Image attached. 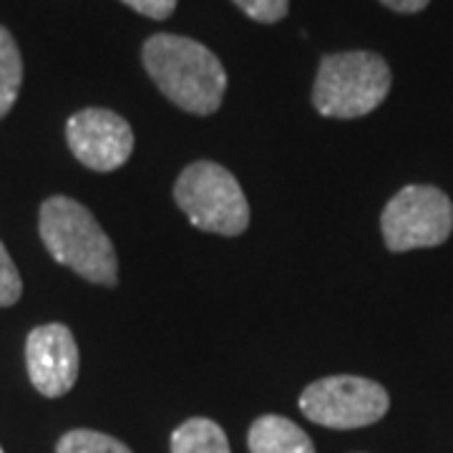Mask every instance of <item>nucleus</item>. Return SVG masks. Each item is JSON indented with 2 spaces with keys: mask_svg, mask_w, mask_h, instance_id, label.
Returning a JSON list of instances; mask_svg holds the SVG:
<instances>
[{
  "mask_svg": "<svg viewBox=\"0 0 453 453\" xmlns=\"http://www.w3.org/2000/svg\"><path fill=\"white\" fill-rule=\"evenodd\" d=\"M244 16L257 23H277L288 16L290 0H232Z\"/></svg>",
  "mask_w": 453,
  "mask_h": 453,
  "instance_id": "nucleus-14",
  "label": "nucleus"
},
{
  "mask_svg": "<svg viewBox=\"0 0 453 453\" xmlns=\"http://www.w3.org/2000/svg\"><path fill=\"white\" fill-rule=\"evenodd\" d=\"M174 202L202 232L237 237L250 226V204L242 187L222 164H189L174 184Z\"/></svg>",
  "mask_w": 453,
  "mask_h": 453,
  "instance_id": "nucleus-4",
  "label": "nucleus"
},
{
  "mask_svg": "<svg viewBox=\"0 0 453 453\" xmlns=\"http://www.w3.org/2000/svg\"><path fill=\"white\" fill-rule=\"evenodd\" d=\"M172 453H232L226 434L210 418H189L172 434Z\"/></svg>",
  "mask_w": 453,
  "mask_h": 453,
  "instance_id": "nucleus-10",
  "label": "nucleus"
},
{
  "mask_svg": "<svg viewBox=\"0 0 453 453\" xmlns=\"http://www.w3.org/2000/svg\"><path fill=\"white\" fill-rule=\"evenodd\" d=\"M0 453H3V449H0Z\"/></svg>",
  "mask_w": 453,
  "mask_h": 453,
  "instance_id": "nucleus-17",
  "label": "nucleus"
},
{
  "mask_svg": "<svg viewBox=\"0 0 453 453\" xmlns=\"http://www.w3.org/2000/svg\"><path fill=\"white\" fill-rule=\"evenodd\" d=\"M26 365L41 395H65L79 378V345L73 333L61 323L35 327L26 340Z\"/></svg>",
  "mask_w": 453,
  "mask_h": 453,
  "instance_id": "nucleus-8",
  "label": "nucleus"
},
{
  "mask_svg": "<svg viewBox=\"0 0 453 453\" xmlns=\"http://www.w3.org/2000/svg\"><path fill=\"white\" fill-rule=\"evenodd\" d=\"M65 142L83 166L94 172H113L129 162L134 131L129 121L116 111L83 109L68 119Z\"/></svg>",
  "mask_w": 453,
  "mask_h": 453,
  "instance_id": "nucleus-7",
  "label": "nucleus"
},
{
  "mask_svg": "<svg viewBox=\"0 0 453 453\" xmlns=\"http://www.w3.org/2000/svg\"><path fill=\"white\" fill-rule=\"evenodd\" d=\"M390 408L388 390L357 375H330L310 383L300 395V411L325 428H363L380 421Z\"/></svg>",
  "mask_w": 453,
  "mask_h": 453,
  "instance_id": "nucleus-6",
  "label": "nucleus"
},
{
  "mask_svg": "<svg viewBox=\"0 0 453 453\" xmlns=\"http://www.w3.org/2000/svg\"><path fill=\"white\" fill-rule=\"evenodd\" d=\"M390 68L372 50L330 53L320 61L312 106L327 119H360L375 111L390 91Z\"/></svg>",
  "mask_w": 453,
  "mask_h": 453,
  "instance_id": "nucleus-3",
  "label": "nucleus"
},
{
  "mask_svg": "<svg viewBox=\"0 0 453 453\" xmlns=\"http://www.w3.org/2000/svg\"><path fill=\"white\" fill-rule=\"evenodd\" d=\"M41 240L50 257L71 267L88 282L113 288L119 282V262L109 234L96 217L71 196H50L41 207Z\"/></svg>",
  "mask_w": 453,
  "mask_h": 453,
  "instance_id": "nucleus-2",
  "label": "nucleus"
},
{
  "mask_svg": "<svg viewBox=\"0 0 453 453\" xmlns=\"http://www.w3.org/2000/svg\"><path fill=\"white\" fill-rule=\"evenodd\" d=\"M121 3H127L136 13L151 18V20H166L174 13L179 0H121Z\"/></svg>",
  "mask_w": 453,
  "mask_h": 453,
  "instance_id": "nucleus-15",
  "label": "nucleus"
},
{
  "mask_svg": "<svg viewBox=\"0 0 453 453\" xmlns=\"http://www.w3.org/2000/svg\"><path fill=\"white\" fill-rule=\"evenodd\" d=\"M20 292H23V282H20V275H18L16 262L11 259L5 244L0 242V308L16 305Z\"/></svg>",
  "mask_w": 453,
  "mask_h": 453,
  "instance_id": "nucleus-13",
  "label": "nucleus"
},
{
  "mask_svg": "<svg viewBox=\"0 0 453 453\" xmlns=\"http://www.w3.org/2000/svg\"><path fill=\"white\" fill-rule=\"evenodd\" d=\"M56 453H131V449L119 438L88 431V428H76L58 441Z\"/></svg>",
  "mask_w": 453,
  "mask_h": 453,
  "instance_id": "nucleus-12",
  "label": "nucleus"
},
{
  "mask_svg": "<svg viewBox=\"0 0 453 453\" xmlns=\"http://www.w3.org/2000/svg\"><path fill=\"white\" fill-rule=\"evenodd\" d=\"M23 83V58L16 38L0 26V119L13 109Z\"/></svg>",
  "mask_w": 453,
  "mask_h": 453,
  "instance_id": "nucleus-11",
  "label": "nucleus"
},
{
  "mask_svg": "<svg viewBox=\"0 0 453 453\" xmlns=\"http://www.w3.org/2000/svg\"><path fill=\"white\" fill-rule=\"evenodd\" d=\"M380 3L388 5L395 13H421L431 0H380Z\"/></svg>",
  "mask_w": 453,
  "mask_h": 453,
  "instance_id": "nucleus-16",
  "label": "nucleus"
},
{
  "mask_svg": "<svg viewBox=\"0 0 453 453\" xmlns=\"http://www.w3.org/2000/svg\"><path fill=\"white\" fill-rule=\"evenodd\" d=\"M250 453H315L310 436L285 416H259L247 434Z\"/></svg>",
  "mask_w": 453,
  "mask_h": 453,
  "instance_id": "nucleus-9",
  "label": "nucleus"
},
{
  "mask_svg": "<svg viewBox=\"0 0 453 453\" xmlns=\"http://www.w3.org/2000/svg\"><path fill=\"white\" fill-rule=\"evenodd\" d=\"M142 61L149 79L179 109L210 116L222 106L225 65L204 43L187 35L157 33L144 43Z\"/></svg>",
  "mask_w": 453,
  "mask_h": 453,
  "instance_id": "nucleus-1",
  "label": "nucleus"
},
{
  "mask_svg": "<svg viewBox=\"0 0 453 453\" xmlns=\"http://www.w3.org/2000/svg\"><path fill=\"white\" fill-rule=\"evenodd\" d=\"M383 240L390 252L438 247L453 232V204L434 184H408L380 214Z\"/></svg>",
  "mask_w": 453,
  "mask_h": 453,
  "instance_id": "nucleus-5",
  "label": "nucleus"
}]
</instances>
